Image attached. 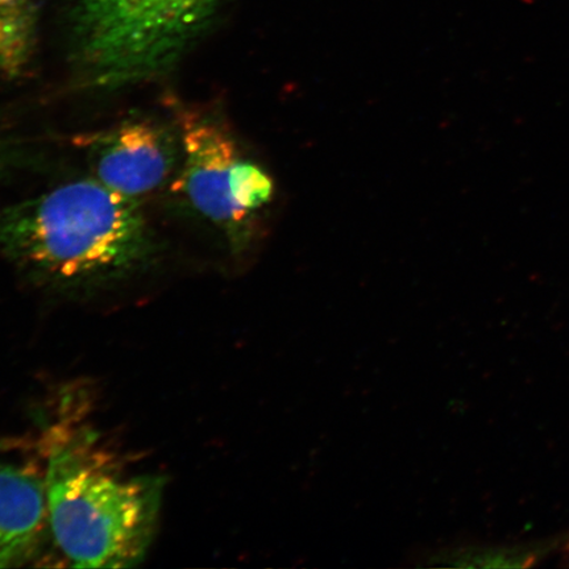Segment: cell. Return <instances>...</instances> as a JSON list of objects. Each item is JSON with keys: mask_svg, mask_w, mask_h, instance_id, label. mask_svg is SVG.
<instances>
[{"mask_svg": "<svg viewBox=\"0 0 569 569\" xmlns=\"http://www.w3.org/2000/svg\"><path fill=\"white\" fill-rule=\"evenodd\" d=\"M159 246L138 199L96 178L0 206V256L41 287L89 293L146 272Z\"/></svg>", "mask_w": 569, "mask_h": 569, "instance_id": "cell-1", "label": "cell"}, {"mask_svg": "<svg viewBox=\"0 0 569 569\" xmlns=\"http://www.w3.org/2000/svg\"><path fill=\"white\" fill-rule=\"evenodd\" d=\"M166 104L181 141V163L173 193L229 240L234 254L251 246L258 219L238 208L232 196V170L241 156L230 127L201 106L168 97Z\"/></svg>", "mask_w": 569, "mask_h": 569, "instance_id": "cell-4", "label": "cell"}, {"mask_svg": "<svg viewBox=\"0 0 569 569\" xmlns=\"http://www.w3.org/2000/svg\"><path fill=\"white\" fill-rule=\"evenodd\" d=\"M223 0H71V57L84 87L117 91L167 76Z\"/></svg>", "mask_w": 569, "mask_h": 569, "instance_id": "cell-3", "label": "cell"}, {"mask_svg": "<svg viewBox=\"0 0 569 569\" xmlns=\"http://www.w3.org/2000/svg\"><path fill=\"white\" fill-rule=\"evenodd\" d=\"M41 0H0V77L18 80L38 47Z\"/></svg>", "mask_w": 569, "mask_h": 569, "instance_id": "cell-7", "label": "cell"}, {"mask_svg": "<svg viewBox=\"0 0 569 569\" xmlns=\"http://www.w3.org/2000/svg\"><path fill=\"white\" fill-rule=\"evenodd\" d=\"M48 522L77 568H131L158 531L162 481L128 472L96 433H57L44 479Z\"/></svg>", "mask_w": 569, "mask_h": 569, "instance_id": "cell-2", "label": "cell"}, {"mask_svg": "<svg viewBox=\"0 0 569 569\" xmlns=\"http://www.w3.org/2000/svg\"><path fill=\"white\" fill-rule=\"evenodd\" d=\"M92 178L128 198L153 193L173 180L181 163V141L176 127L134 117L104 130L78 134Z\"/></svg>", "mask_w": 569, "mask_h": 569, "instance_id": "cell-5", "label": "cell"}, {"mask_svg": "<svg viewBox=\"0 0 569 569\" xmlns=\"http://www.w3.org/2000/svg\"><path fill=\"white\" fill-rule=\"evenodd\" d=\"M273 177L259 162L240 156L232 170V196L238 208L253 219L274 201Z\"/></svg>", "mask_w": 569, "mask_h": 569, "instance_id": "cell-8", "label": "cell"}, {"mask_svg": "<svg viewBox=\"0 0 569 569\" xmlns=\"http://www.w3.org/2000/svg\"><path fill=\"white\" fill-rule=\"evenodd\" d=\"M30 159L21 141L0 127V180L23 168Z\"/></svg>", "mask_w": 569, "mask_h": 569, "instance_id": "cell-9", "label": "cell"}, {"mask_svg": "<svg viewBox=\"0 0 569 569\" xmlns=\"http://www.w3.org/2000/svg\"><path fill=\"white\" fill-rule=\"evenodd\" d=\"M47 522L44 480L0 461V568L30 558Z\"/></svg>", "mask_w": 569, "mask_h": 569, "instance_id": "cell-6", "label": "cell"}]
</instances>
